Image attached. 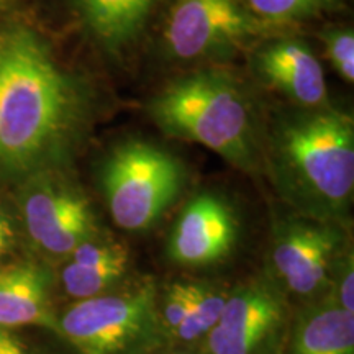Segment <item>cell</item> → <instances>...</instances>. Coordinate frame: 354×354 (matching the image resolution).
<instances>
[{"instance_id": "cell-5", "label": "cell", "mask_w": 354, "mask_h": 354, "mask_svg": "<svg viewBox=\"0 0 354 354\" xmlns=\"http://www.w3.org/2000/svg\"><path fill=\"white\" fill-rule=\"evenodd\" d=\"M102 184L115 223L135 232L156 223L176 201L184 184V169L165 149L133 141L110 154Z\"/></svg>"}, {"instance_id": "cell-3", "label": "cell", "mask_w": 354, "mask_h": 354, "mask_svg": "<svg viewBox=\"0 0 354 354\" xmlns=\"http://www.w3.org/2000/svg\"><path fill=\"white\" fill-rule=\"evenodd\" d=\"M279 151L308 196L336 209L354 187V131L346 115L318 112L295 118L281 133Z\"/></svg>"}, {"instance_id": "cell-14", "label": "cell", "mask_w": 354, "mask_h": 354, "mask_svg": "<svg viewBox=\"0 0 354 354\" xmlns=\"http://www.w3.org/2000/svg\"><path fill=\"white\" fill-rule=\"evenodd\" d=\"M154 0H79L94 33L109 46L135 37Z\"/></svg>"}, {"instance_id": "cell-8", "label": "cell", "mask_w": 354, "mask_h": 354, "mask_svg": "<svg viewBox=\"0 0 354 354\" xmlns=\"http://www.w3.org/2000/svg\"><path fill=\"white\" fill-rule=\"evenodd\" d=\"M26 230L35 243L53 254H71L84 241L97 238L87 198L66 185L46 184L25 198Z\"/></svg>"}, {"instance_id": "cell-13", "label": "cell", "mask_w": 354, "mask_h": 354, "mask_svg": "<svg viewBox=\"0 0 354 354\" xmlns=\"http://www.w3.org/2000/svg\"><path fill=\"white\" fill-rule=\"evenodd\" d=\"M287 354H354V315L335 304L305 310L292 326Z\"/></svg>"}, {"instance_id": "cell-23", "label": "cell", "mask_w": 354, "mask_h": 354, "mask_svg": "<svg viewBox=\"0 0 354 354\" xmlns=\"http://www.w3.org/2000/svg\"><path fill=\"white\" fill-rule=\"evenodd\" d=\"M172 354H190V353H172Z\"/></svg>"}, {"instance_id": "cell-7", "label": "cell", "mask_w": 354, "mask_h": 354, "mask_svg": "<svg viewBox=\"0 0 354 354\" xmlns=\"http://www.w3.org/2000/svg\"><path fill=\"white\" fill-rule=\"evenodd\" d=\"M250 28L240 0H177L166 43L176 57L194 59L238 41Z\"/></svg>"}, {"instance_id": "cell-15", "label": "cell", "mask_w": 354, "mask_h": 354, "mask_svg": "<svg viewBox=\"0 0 354 354\" xmlns=\"http://www.w3.org/2000/svg\"><path fill=\"white\" fill-rule=\"evenodd\" d=\"M130 266L128 248L97 261H73L66 266L63 274L64 289L76 299H91L102 295L110 287L120 282Z\"/></svg>"}, {"instance_id": "cell-6", "label": "cell", "mask_w": 354, "mask_h": 354, "mask_svg": "<svg viewBox=\"0 0 354 354\" xmlns=\"http://www.w3.org/2000/svg\"><path fill=\"white\" fill-rule=\"evenodd\" d=\"M286 304L276 287L253 281L227 297L216 325L205 336L209 354H266L281 335Z\"/></svg>"}, {"instance_id": "cell-4", "label": "cell", "mask_w": 354, "mask_h": 354, "mask_svg": "<svg viewBox=\"0 0 354 354\" xmlns=\"http://www.w3.org/2000/svg\"><path fill=\"white\" fill-rule=\"evenodd\" d=\"M156 289L141 282L122 294L84 299L66 310L61 335L84 354H138L162 333Z\"/></svg>"}, {"instance_id": "cell-19", "label": "cell", "mask_w": 354, "mask_h": 354, "mask_svg": "<svg viewBox=\"0 0 354 354\" xmlns=\"http://www.w3.org/2000/svg\"><path fill=\"white\" fill-rule=\"evenodd\" d=\"M328 56L346 81L354 79V37L351 32L331 33L326 38Z\"/></svg>"}, {"instance_id": "cell-12", "label": "cell", "mask_w": 354, "mask_h": 354, "mask_svg": "<svg viewBox=\"0 0 354 354\" xmlns=\"http://www.w3.org/2000/svg\"><path fill=\"white\" fill-rule=\"evenodd\" d=\"M261 69L269 81L305 105H318L326 99L322 64L302 44L271 46L261 56Z\"/></svg>"}, {"instance_id": "cell-20", "label": "cell", "mask_w": 354, "mask_h": 354, "mask_svg": "<svg viewBox=\"0 0 354 354\" xmlns=\"http://www.w3.org/2000/svg\"><path fill=\"white\" fill-rule=\"evenodd\" d=\"M342 269H339V281L336 286L338 290V299L335 305L346 310L349 313H354V272H353V256L349 253L342 261Z\"/></svg>"}, {"instance_id": "cell-18", "label": "cell", "mask_w": 354, "mask_h": 354, "mask_svg": "<svg viewBox=\"0 0 354 354\" xmlns=\"http://www.w3.org/2000/svg\"><path fill=\"white\" fill-rule=\"evenodd\" d=\"M328 0H248L258 15L268 20H294L317 12Z\"/></svg>"}, {"instance_id": "cell-9", "label": "cell", "mask_w": 354, "mask_h": 354, "mask_svg": "<svg viewBox=\"0 0 354 354\" xmlns=\"http://www.w3.org/2000/svg\"><path fill=\"white\" fill-rule=\"evenodd\" d=\"M234 241L236 220L227 202L201 194L177 218L167 250L177 264L209 266L228 256Z\"/></svg>"}, {"instance_id": "cell-2", "label": "cell", "mask_w": 354, "mask_h": 354, "mask_svg": "<svg viewBox=\"0 0 354 354\" xmlns=\"http://www.w3.org/2000/svg\"><path fill=\"white\" fill-rule=\"evenodd\" d=\"M151 117L174 138L207 146L243 171L254 167L251 113L230 76L198 73L174 82L153 100Z\"/></svg>"}, {"instance_id": "cell-16", "label": "cell", "mask_w": 354, "mask_h": 354, "mask_svg": "<svg viewBox=\"0 0 354 354\" xmlns=\"http://www.w3.org/2000/svg\"><path fill=\"white\" fill-rule=\"evenodd\" d=\"M227 297L228 295H225L221 290L203 284L190 315L176 330V338L192 343L209 335V331L216 325L221 312H223Z\"/></svg>"}, {"instance_id": "cell-22", "label": "cell", "mask_w": 354, "mask_h": 354, "mask_svg": "<svg viewBox=\"0 0 354 354\" xmlns=\"http://www.w3.org/2000/svg\"><path fill=\"white\" fill-rule=\"evenodd\" d=\"M6 351L7 354H26L24 346H21V343L15 338V336L8 333V331L6 336Z\"/></svg>"}, {"instance_id": "cell-17", "label": "cell", "mask_w": 354, "mask_h": 354, "mask_svg": "<svg viewBox=\"0 0 354 354\" xmlns=\"http://www.w3.org/2000/svg\"><path fill=\"white\" fill-rule=\"evenodd\" d=\"M203 284L196 282H176L167 289L162 307L159 310V320L165 333L174 336L176 330L183 325V322L190 315Z\"/></svg>"}, {"instance_id": "cell-21", "label": "cell", "mask_w": 354, "mask_h": 354, "mask_svg": "<svg viewBox=\"0 0 354 354\" xmlns=\"http://www.w3.org/2000/svg\"><path fill=\"white\" fill-rule=\"evenodd\" d=\"M13 245V228L7 215L0 210V258L8 253Z\"/></svg>"}, {"instance_id": "cell-11", "label": "cell", "mask_w": 354, "mask_h": 354, "mask_svg": "<svg viewBox=\"0 0 354 354\" xmlns=\"http://www.w3.org/2000/svg\"><path fill=\"white\" fill-rule=\"evenodd\" d=\"M38 325L61 335L53 312L50 274L33 263L0 268V328Z\"/></svg>"}, {"instance_id": "cell-1", "label": "cell", "mask_w": 354, "mask_h": 354, "mask_svg": "<svg viewBox=\"0 0 354 354\" xmlns=\"http://www.w3.org/2000/svg\"><path fill=\"white\" fill-rule=\"evenodd\" d=\"M81 113L74 82L25 30L0 38V167L28 171L59 149Z\"/></svg>"}, {"instance_id": "cell-10", "label": "cell", "mask_w": 354, "mask_h": 354, "mask_svg": "<svg viewBox=\"0 0 354 354\" xmlns=\"http://www.w3.org/2000/svg\"><path fill=\"white\" fill-rule=\"evenodd\" d=\"M336 246L338 234L333 230L292 225L277 236L274 268L292 292L310 295L328 277Z\"/></svg>"}]
</instances>
